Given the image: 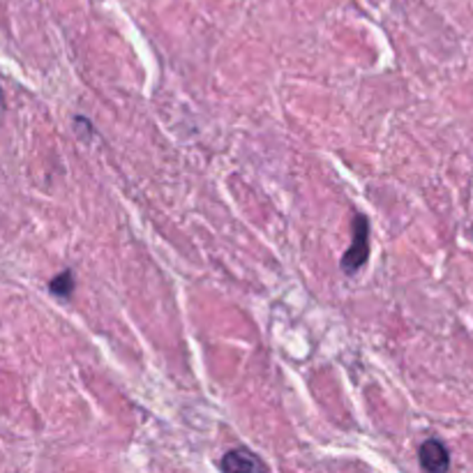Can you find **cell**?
Wrapping results in <instances>:
<instances>
[{
	"label": "cell",
	"mask_w": 473,
	"mask_h": 473,
	"mask_svg": "<svg viewBox=\"0 0 473 473\" xmlns=\"http://www.w3.org/2000/svg\"><path fill=\"white\" fill-rule=\"evenodd\" d=\"M219 468L227 473H252V471H265V462H261L259 455H255L247 448H236L224 455Z\"/></svg>",
	"instance_id": "cell-2"
},
{
	"label": "cell",
	"mask_w": 473,
	"mask_h": 473,
	"mask_svg": "<svg viewBox=\"0 0 473 473\" xmlns=\"http://www.w3.org/2000/svg\"><path fill=\"white\" fill-rule=\"evenodd\" d=\"M49 291L56 295H63V298L72 295V291H74V275H72V270H65V273H61L58 277H53V280L49 282Z\"/></svg>",
	"instance_id": "cell-4"
},
{
	"label": "cell",
	"mask_w": 473,
	"mask_h": 473,
	"mask_svg": "<svg viewBox=\"0 0 473 473\" xmlns=\"http://www.w3.org/2000/svg\"><path fill=\"white\" fill-rule=\"evenodd\" d=\"M3 107H5V100H3V91H0V111H3Z\"/></svg>",
	"instance_id": "cell-5"
},
{
	"label": "cell",
	"mask_w": 473,
	"mask_h": 473,
	"mask_svg": "<svg viewBox=\"0 0 473 473\" xmlns=\"http://www.w3.org/2000/svg\"><path fill=\"white\" fill-rule=\"evenodd\" d=\"M418 459H420V467L425 471L441 473L450 468V453L437 439H428V441L422 443L420 450H418Z\"/></svg>",
	"instance_id": "cell-3"
},
{
	"label": "cell",
	"mask_w": 473,
	"mask_h": 473,
	"mask_svg": "<svg viewBox=\"0 0 473 473\" xmlns=\"http://www.w3.org/2000/svg\"><path fill=\"white\" fill-rule=\"evenodd\" d=\"M370 259V222H367L365 215H356L353 219V243L352 247L346 250V255L342 256V270L353 275Z\"/></svg>",
	"instance_id": "cell-1"
}]
</instances>
